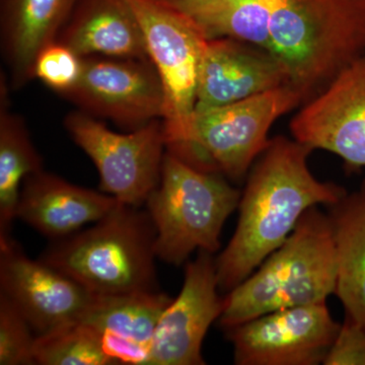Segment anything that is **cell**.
Returning a JSON list of instances; mask_svg holds the SVG:
<instances>
[{
    "label": "cell",
    "mask_w": 365,
    "mask_h": 365,
    "mask_svg": "<svg viewBox=\"0 0 365 365\" xmlns=\"http://www.w3.org/2000/svg\"><path fill=\"white\" fill-rule=\"evenodd\" d=\"M208 39L232 38L272 55L302 104L365 55V0H160Z\"/></svg>",
    "instance_id": "1"
},
{
    "label": "cell",
    "mask_w": 365,
    "mask_h": 365,
    "mask_svg": "<svg viewBox=\"0 0 365 365\" xmlns=\"http://www.w3.org/2000/svg\"><path fill=\"white\" fill-rule=\"evenodd\" d=\"M312 151L294 139L276 136L254 163L235 234L215 259L222 294L241 284L279 248L309 208L332 206L347 195L343 187L314 177L307 165Z\"/></svg>",
    "instance_id": "2"
},
{
    "label": "cell",
    "mask_w": 365,
    "mask_h": 365,
    "mask_svg": "<svg viewBox=\"0 0 365 365\" xmlns=\"http://www.w3.org/2000/svg\"><path fill=\"white\" fill-rule=\"evenodd\" d=\"M336 287L332 225L317 206L302 216L287 241L223 297V330L263 314L326 302Z\"/></svg>",
    "instance_id": "3"
},
{
    "label": "cell",
    "mask_w": 365,
    "mask_h": 365,
    "mask_svg": "<svg viewBox=\"0 0 365 365\" xmlns=\"http://www.w3.org/2000/svg\"><path fill=\"white\" fill-rule=\"evenodd\" d=\"M155 225L120 202L93 227L57 240L40 260L97 295L158 290Z\"/></svg>",
    "instance_id": "4"
},
{
    "label": "cell",
    "mask_w": 365,
    "mask_h": 365,
    "mask_svg": "<svg viewBox=\"0 0 365 365\" xmlns=\"http://www.w3.org/2000/svg\"><path fill=\"white\" fill-rule=\"evenodd\" d=\"M241 196L222 175L197 169L165 151L160 182L144 204L157 232L158 259L180 266L195 251L215 254Z\"/></svg>",
    "instance_id": "5"
},
{
    "label": "cell",
    "mask_w": 365,
    "mask_h": 365,
    "mask_svg": "<svg viewBox=\"0 0 365 365\" xmlns=\"http://www.w3.org/2000/svg\"><path fill=\"white\" fill-rule=\"evenodd\" d=\"M300 105L299 93L283 86L232 104L196 111L186 143L170 153L197 169L239 181L268 148L273 124Z\"/></svg>",
    "instance_id": "6"
},
{
    "label": "cell",
    "mask_w": 365,
    "mask_h": 365,
    "mask_svg": "<svg viewBox=\"0 0 365 365\" xmlns=\"http://www.w3.org/2000/svg\"><path fill=\"white\" fill-rule=\"evenodd\" d=\"M135 13L148 58L162 83L167 151L186 143L195 113L199 69L208 38L186 14L160 0H127Z\"/></svg>",
    "instance_id": "7"
},
{
    "label": "cell",
    "mask_w": 365,
    "mask_h": 365,
    "mask_svg": "<svg viewBox=\"0 0 365 365\" xmlns=\"http://www.w3.org/2000/svg\"><path fill=\"white\" fill-rule=\"evenodd\" d=\"M64 126L97 168L101 191L121 203L143 207L162 174L167 151L162 120L118 133L98 118L78 111L67 115Z\"/></svg>",
    "instance_id": "8"
},
{
    "label": "cell",
    "mask_w": 365,
    "mask_h": 365,
    "mask_svg": "<svg viewBox=\"0 0 365 365\" xmlns=\"http://www.w3.org/2000/svg\"><path fill=\"white\" fill-rule=\"evenodd\" d=\"M341 324L326 302L278 309L225 329L237 365L324 364Z\"/></svg>",
    "instance_id": "9"
},
{
    "label": "cell",
    "mask_w": 365,
    "mask_h": 365,
    "mask_svg": "<svg viewBox=\"0 0 365 365\" xmlns=\"http://www.w3.org/2000/svg\"><path fill=\"white\" fill-rule=\"evenodd\" d=\"M63 97L130 131L163 116V86L150 60L83 57L78 81Z\"/></svg>",
    "instance_id": "10"
},
{
    "label": "cell",
    "mask_w": 365,
    "mask_h": 365,
    "mask_svg": "<svg viewBox=\"0 0 365 365\" xmlns=\"http://www.w3.org/2000/svg\"><path fill=\"white\" fill-rule=\"evenodd\" d=\"M289 129L297 143L335 153L350 172L365 168V55L302 104Z\"/></svg>",
    "instance_id": "11"
},
{
    "label": "cell",
    "mask_w": 365,
    "mask_h": 365,
    "mask_svg": "<svg viewBox=\"0 0 365 365\" xmlns=\"http://www.w3.org/2000/svg\"><path fill=\"white\" fill-rule=\"evenodd\" d=\"M0 294L13 302L37 336L81 322L96 297L45 262L29 258L14 239L0 242Z\"/></svg>",
    "instance_id": "12"
},
{
    "label": "cell",
    "mask_w": 365,
    "mask_h": 365,
    "mask_svg": "<svg viewBox=\"0 0 365 365\" xmlns=\"http://www.w3.org/2000/svg\"><path fill=\"white\" fill-rule=\"evenodd\" d=\"M215 258L199 251L185 267L184 283L167 307L153 334L146 365H203L204 338L220 319L223 297L218 294Z\"/></svg>",
    "instance_id": "13"
},
{
    "label": "cell",
    "mask_w": 365,
    "mask_h": 365,
    "mask_svg": "<svg viewBox=\"0 0 365 365\" xmlns=\"http://www.w3.org/2000/svg\"><path fill=\"white\" fill-rule=\"evenodd\" d=\"M283 86H289L287 71L268 52L232 38L207 39L199 69L195 112Z\"/></svg>",
    "instance_id": "14"
},
{
    "label": "cell",
    "mask_w": 365,
    "mask_h": 365,
    "mask_svg": "<svg viewBox=\"0 0 365 365\" xmlns=\"http://www.w3.org/2000/svg\"><path fill=\"white\" fill-rule=\"evenodd\" d=\"M119 203L104 192L71 184L42 170L24 182L18 218L57 241L102 220Z\"/></svg>",
    "instance_id": "15"
},
{
    "label": "cell",
    "mask_w": 365,
    "mask_h": 365,
    "mask_svg": "<svg viewBox=\"0 0 365 365\" xmlns=\"http://www.w3.org/2000/svg\"><path fill=\"white\" fill-rule=\"evenodd\" d=\"M172 300L160 290L96 294L81 322L102 334L117 364L146 365L158 321Z\"/></svg>",
    "instance_id": "16"
},
{
    "label": "cell",
    "mask_w": 365,
    "mask_h": 365,
    "mask_svg": "<svg viewBox=\"0 0 365 365\" xmlns=\"http://www.w3.org/2000/svg\"><path fill=\"white\" fill-rule=\"evenodd\" d=\"M79 0H1V50L11 88L34 78L39 53L58 38Z\"/></svg>",
    "instance_id": "17"
},
{
    "label": "cell",
    "mask_w": 365,
    "mask_h": 365,
    "mask_svg": "<svg viewBox=\"0 0 365 365\" xmlns=\"http://www.w3.org/2000/svg\"><path fill=\"white\" fill-rule=\"evenodd\" d=\"M56 41L81 58L150 60L140 24L127 0H79Z\"/></svg>",
    "instance_id": "18"
},
{
    "label": "cell",
    "mask_w": 365,
    "mask_h": 365,
    "mask_svg": "<svg viewBox=\"0 0 365 365\" xmlns=\"http://www.w3.org/2000/svg\"><path fill=\"white\" fill-rule=\"evenodd\" d=\"M336 257L334 294L345 317L365 327V191L346 195L330 206Z\"/></svg>",
    "instance_id": "19"
},
{
    "label": "cell",
    "mask_w": 365,
    "mask_h": 365,
    "mask_svg": "<svg viewBox=\"0 0 365 365\" xmlns=\"http://www.w3.org/2000/svg\"><path fill=\"white\" fill-rule=\"evenodd\" d=\"M0 88V242H6L13 239L24 182L43 170V160L23 118L9 109L11 86L6 76H1Z\"/></svg>",
    "instance_id": "20"
},
{
    "label": "cell",
    "mask_w": 365,
    "mask_h": 365,
    "mask_svg": "<svg viewBox=\"0 0 365 365\" xmlns=\"http://www.w3.org/2000/svg\"><path fill=\"white\" fill-rule=\"evenodd\" d=\"M35 359L41 365L117 364L106 351L102 334L83 322L37 336Z\"/></svg>",
    "instance_id": "21"
},
{
    "label": "cell",
    "mask_w": 365,
    "mask_h": 365,
    "mask_svg": "<svg viewBox=\"0 0 365 365\" xmlns=\"http://www.w3.org/2000/svg\"><path fill=\"white\" fill-rule=\"evenodd\" d=\"M37 335L11 300L0 294V365L37 364Z\"/></svg>",
    "instance_id": "22"
},
{
    "label": "cell",
    "mask_w": 365,
    "mask_h": 365,
    "mask_svg": "<svg viewBox=\"0 0 365 365\" xmlns=\"http://www.w3.org/2000/svg\"><path fill=\"white\" fill-rule=\"evenodd\" d=\"M81 71V57L57 41L46 46L34 64V78L61 96L73 88Z\"/></svg>",
    "instance_id": "23"
},
{
    "label": "cell",
    "mask_w": 365,
    "mask_h": 365,
    "mask_svg": "<svg viewBox=\"0 0 365 365\" xmlns=\"http://www.w3.org/2000/svg\"><path fill=\"white\" fill-rule=\"evenodd\" d=\"M325 365H365V327L345 317Z\"/></svg>",
    "instance_id": "24"
},
{
    "label": "cell",
    "mask_w": 365,
    "mask_h": 365,
    "mask_svg": "<svg viewBox=\"0 0 365 365\" xmlns=\"http://www.w3.org/2000/svg\"><path fill=\"white\" fill-rule=\"evenodd\" d=\"M362 190H364V191H365V180H364V184H362Z\"/></svg>",
    "instance_id": "25"
}]
</instances>
